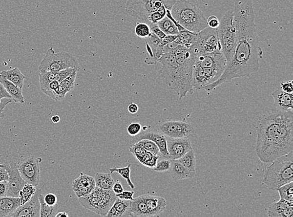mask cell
<instances>
[{
	"label": "cell",
	"instance_id": "cell-1",
	"mask_svg": "<svg viewBox=\"0 0 293 217\" xmlns=\"http://www.w3.org/2000/svg\"><path fill=\"white\" fill-rule=\"evenodd\" d=\"M234 23L237 44L232 58L221 77L204 88L211 91L235 78L249 77L258 71L263 50L259 45L255 24L253 0H234Z\"/></svg>",
	"mask_w": 293,
	"mask_h": 217
},
{
	"label": "cell",
	"instance_id": "cell-2",
	"mask_svg": "<svg viewBox=\"0 0 293 217\" xmlns=\"http://www.w3.org/2000/svg\"><path fill=\"white\" fill-rule=\"evenodd\" d=\"M259 120L256 152L261 162L272 163L293 151V111L277 110Z\"/></svg>",
	"mask_w": 293,
	"mask_h": 217
},
{
	"label": "cell",
	"instance_id": "cell-3",
	"mask_svg": "<svg viewBox=\"0 0 293 217\" xmlns=\"http://www.w3.org/2000/svg\"><path fill=\"white\" fill-rule=\"evenodd\" d=\"M198 53L195 42L189 48L179 45L158 60L162 65L160 77L170 89L176 91L180 100L193 93V68Z\"/></svg>",
	"mask_w": 293,
	"mask_h": 217
},
{
	"label": "cell",
	"instance_id": "cell-4",
	"mask_svg": "<svg viewBox=\"0 0 293 217\" xmlns=\"http://www.w3.org/2000/svg\"><path fill=\"white\" fill-rule=\"evenodd\" d=\"M228 62L222 52L213 54L198 53L193 68L194 89H204L222 75Z\"/></svg>",
	"mask_w": 293,
	"mask_h": 217
},
{
	"label": "cell",
	"instance_id": "cell-5",
	"mask_svg": "<svg viewBox=\"0 0 293 217\" xmlns=\"http://www.w3.org/2000/svg\"><path fill=\"white\" fill-rule=\"evenodd\" d=\"M171 14L181 26L191 32L198 33L207 28V19L202 11L187 0H176Z\"/></svg>",
	"mask_w": 293,
	"mask_h": 217
},
{
	"label": "cell",
	"instance_id": "cell-6",
	"mask_svg": "<svg viewBox=\"0 0 293 217\" xmlns=\"http://www.w3.org/2000/svg\"><path fill=\"white\" fill-rule=\"evenodd\" d=\"M292 182H293V152L272 162L265 169L263 180V184L272 191H276L279 187Z\"/></svg>",
	"mask_w": 293,
	"mask_h": 217
},
{
	"label": "cell",
	"instance_id": "cell-7",
	"mask_svg": "<svg viewBox=\"0 0 293 217\" xmlns=\"http://www.w3.org/2000/svg\"><path fill=\"white\" fill-rule=\"evenodd\" d=\"M217 35L221 44V52L228 63L231 61L235 52L237 38L234 23V13L228 11L223 15L216 28Z\"/></svg>",
	"mask_w": 293,
	"mask_h": 217
},
{
	"label": "cell",
	"instance_id": "cell-8",
	"mask_svg": "<svg viewBox=\"0 0 293 217\" xmlns=\"http://www.w3.org/2000/svg\"><path fill=\"white\" fill-rule=\"evenodd\" d=\"M176 0H128L126 4V12L129 17L143 23L147 18L164 5L167 10H171Z\"/></svg>",
	"mask_w": 293,
	"mask_h": 217
},
{
	"label": "cell",
	"instance_id": "cell-9",
	"mask_svg": "<svg viewBox=\"0 0 293 217\" xmlns=\"http://www.w3.org/2000/svg\"><path fill=\"white\" fill-rule=\"evenodd\" d=\"M77 58L67 52L56 53L52 47L47 50L45 55L40 63L39 71L44 72H58L67 68L80 69Z\"/></svg>",
	"mask_w": 293,
	"mask_h": 217
},
{
	"label": "cell",
	"instance_id": "cell-10",
	"mask_svg": "<svg viewBox=\"0 0 293 217\" xmlns=\"http://www.w3.org/2000/svg\"><path fill=\"white\" fill-rule=\"evenodd\" d=\"M42 158L28 156L17 163L20 175L26 183L37 187L40 182V163Z\"/></svg>",
	"mask_w": 293,
	"mask_h": 217
},
{
	"label": "cell",
	"instance_id": "cell-11",
	"mask_svg": "<svg viewBox=\"0 0 293 217\" xmlns=\"http://www.w3.org/2000/svg\"><path fill=\"white\" fill-rule=\"evenodd\" d=\"M199 53L213 54L221 52V44L217 35L216 29L208 26L198 33L196 40Z\"/></svg>",
	"mask_w": 293,
	"mask_h": 217
},
{
	"label": "cell",
	"instance_id": "cell-12",
	"mask_svg": "<svg viewBox=\"0 0 293 217\" xmlns=\"http://www.w3.org/2000/svg\"><path fill=\"white\" fill-rule=\"evenodd\" d=\"M159 130L167 137L180 138L188 137L193 131L191 125L181 121H168L159 125Z\"/></svg>",
	"mask_w": 293,
	"mask_h": 217
},
{
	"label": "cell",
	"instance_id": "cell-13",
	"mask_svg": "<svg viewBox=\"0 0 293 217\" xmlns=\"http://www.w3.org/2000/svg\"><path fill=\"white\" fill-rule=\"evenodd\" d=\"M0 166L4 167L8 174L6 196L19 197L20 190L26 184V182L20 175L17 163L4 162L0 164Z\"/></svg>",
	"mask_w": 293,
	"mask_h": 217
},
{
	"label": "cell",
	"instance_id": "cell-14",
	"mask_svg": "<svg viewBox=\"0 0 293 217\" xmlns=\"http://www.w3.org/2000/svg\"><path fill=\"white\" fill-rule=\"evenodd\" d=\"M167 149L170 160H178L193 149L191 141L188 137L173 138L166 136Z\"/></svg>",
	"mask_w": 293,
	"mask_h": 217
},
{
	"label": "cell",
	"instance_id": "cell-15",
	"mask_svg": "<svg viewBox=\"0 0 293 217\" xmlns=\"http://www.w3.org/2000/svg\"><path fill=\"white\" fill-rule=\"evenodd\" d=\"M42 190L37 189L34 195L28 202L20 205L13 213L10 217H40V203L39 196L41 195Z\"/></svg>",
	"mask_w": 293,
	"mask_h": 217
},
{
	"label": "cell",
	"instance_id": "cell-16",
	"mask_svg": "<svg viewBox=\"0 0 293 217\" xmlns=\"http://www.w3.org/2000/svg\"><path fill=\"white\" fill-rule=\"evenodd\" d=\"M161 40L151 31L148 37L145 39L146 48L148 57L145 60L147 65H154L158 62L159 59L163 55V46L161 45Z\"/></svg>",
	"mask_w": 293,
	"mask_h": 217
},
{
	"label": "cell",
	"instance_id": "cell-17",
	"mask_svg": "<svg viewBox=\"0 0 293 217\" xmlns=\"http://www.w3.org/2000/svg\"><path fill=\"white\" fill-rule=\"evenodd\" d=\"M96 187L95 179L88 174H80L79 177L74 181L72 189L78 198L90 194Z\"/></svg>",
	"mask_w": 293,
	"mask_h": 217
},
{
	"label": "cell",
	"instance_id": "cell-18",
	"mask_svg": "<svg viewBox=\"0 0 293 217\" xmlns=\"http://www.w3.org/2000/svg\"><path fill=\"white\" fill-rule=\"evenodd\" d=\"M147 139L153 141L157 145L160 153L163 157L169 158V153L167 149V140L166 136L161 133H156L153 131H145L140 133L137 136H133V142Z\"/></svg>",
	"mask_w": 293,
	"mask_h": 217
},
{
	"label": "cell",
	"instance_id": "cell-19",
	"mask_svg": "<svg viewBox=\"0 0 293 217\" xmlns=\"http://www.w3.org/2000/svg\"><path fill=\"white\" fill-rule=\"evenodd\" d=\"M272 96L273 98L274 107L277 110L283 112L293 111V93H286L279 88L272 93Z\"/></svg>",
	"mask_w": 293,
	"mask_h": 217
},
{
	"label": "cell",
	"instance_id": "cell-20",
	"mask_svg": "<svg viewBox=\"0 0 293 217\" xmlns=\"http://www.w3.org/2000/svg\"><path fill=\"white\" fill-rule=\"evenodd\" d=\"M268 216L270 217H293V202L282 200L273 203L268 208Z\"/></svg>",
	"mask_w": 293,
	"mask_h": 217
},
{
	"label": "cell",
	"instance_id": "cell-21",
	"mask_svg": "<svg viewBox=\"0 0 293 217\" xmlns=\"http://www.w3.org/2000/svg\"><path fill=\"white\" fill-rule=\"evenodd\" d=\"M76 70H78V69L69 68L66 70L58 71V72H40L39 77L41 90L45 88L51 82L62 81Z\"/></svg>",
	"mask_w": 293,
	"mask_h": 217
},
{
	"label": "cell",
	"instance_id": "cell-22",
	"mask_svg": "<svg viewBox=\"0 0 293 217\" xmlns=\"http://www.w3.org/2000/svg\"><path fill=\"white\" fill-rule=\"evenodd\" d=\"M142 196L146 202L150 217L158 216L166 209L167 202L164 198L148 194L143 195Z\"/></svg>",
	"mask_w": 293,
	"mask_h": 217
},
{
	"label": "cell",
	"instance_id": "cell-23",
	"mask_svg": "<svg viewBox=\"0 0 293 217\" xmlns=\"http://www.w3.org/2000/svg\"><path fill=\"white\" fill-rule=\"evenodd\" d=\"M106 217H132L131 200H121L116 197L115 203L109 210Z\"/></svg>",
	"mask_w": 293,
	"mask_h": 217
},
{
	"label": "cell",
	"instance_id": "cell-24",
	"mask_svg": "<svg viewBox=\"0 0 293 217\" xmlns=\"http://www.w3.org/2000/svg\"><path fill=\"white\" fill-rule=\"evenodd\" d=\"M169 171L172 178L175 182L193 178L196 176V173L187 169L178 160H171V167Z\"/></svg>",
	"mask_w": 293,
	"mask_h": 217
},
{
	"label": "cell",
	"instance_id": "cell-25",
	"mask_svg": "<svg viewBox=\"0 0 293 217\" xmlns=\"http://www.w3.org/2000/svg\"><path fill=\"white\" fill-rule=\"evenodd\" d=\"M115 200L116 194L112 190H106L96 205L93 212L101 216H106Z\"/></svg>",
	"mask_w": 293,
	"mask_h": 217
},
{
	"label": "cell",
	"instance_id": "cell-26",
	"mask_svg": "<svg viewBox=\"0 0 293 217\" xmlns=\"http://www.w3.org/2000/svg\"><path fill=\"white\" fill-rule=\"evenodd\" d=\"M78 70L74 71L68 77L64 78V80L60 82L59 86L55 91V95L57 97L56 101H61V100H63L66 94L72 90L74 86H75Z\"/></svg>",
	"mask_w": 293,
	"mask_h": 217
},
{
	"label": "cell",
	"instance_id": "cell-27",
	"mask_svg": "<svg viewBox=\"0 0 293 217\" xmlns=\"http://www.w3.org/2000/svg\"><path fill=\"white\" fill-rule=\"evenodd\" d=\"M105 191L106 190L95 187L90 194L87 195L86 196H82V197L78 198V201L84 209L93 212L96 205L99 202Z\"/></svg>",
	"mask_w": 293,
	"mask_h": 217
},
{
	"label": "cell",
	"instance_id": "cell-28",
	"mask_svg": "<svg viewBox=\"0 0 293 217\" xmlns=\"http://www.w3.org/2000/svg\"><path fill=\"white\" fill-rule=\"evenodd\" d=\"M21 205L19 197H0V217H10Z\"/></svg>",
	"mask_w": 293,
	"mask_h": 217
},
{
	"label": "cell",
	"instance_id": "cell-29",
	"mask_svg": "<svg viewBox=\"0 0 293 217\" xmlns=\"http://www.w3.org/2000/svg\"><path fill=\"white\" fill-rule=\"evenodd\" d=\"M0 83L3 85L4 88L7 91L13 101L16 103L24 104V99L23 93H22V88H20V87L15 86L12 82L9 81L1 74H0Z\"/></svg>",
	"mask_w": 293,
	"mask_h": 217
},
{
	"label": "cell",
	"instance_id": "cell-30",
	"mask_svg": "<svg viewBox=\"0 0 293 217\" xmlns=\"http://www.w3.org/2000/svg\"><path fill=\"white\" fill-rule=\"evenodd\" d=\"M131 213L132 217H150L142 195L131 200Z\"/></svg>",
	"mask_w": 293,
	"mask_h": 217
},
{
	"label": "cell",
	"instance_id": "cell-31",
	"mask_svg": "<svg viewBox=\"0 0 293 217\" xmlns=\"http://www.w3.org/2000/svg\"><path fill=\"white\" fill-rule=\"evenodd\" d=\"M0 74L4 76L9 81L14 84L15 86L20 87V88H22L23 87L25 76L17 67L9 70L2 71Z\"/></svg>",
	"mask_w": 293,
	"mask_h": 217
},
{
	"label": "cell",
	"instance_id": "cell-32",
	"mask_svg": "<svg viewBox=\"0 0 293 217\" xmlns=\"http://www.w3.org/2000/svg\"><path fill=\"white\" fill-rule=\"evenodd\" d=\"M94 179H95L96 187L105 190H112L115 183L110 174L98 172L95 174Z\"/></svg>",
	"mask_w": 293,
	"mask_h": 217
},
{
	"label": "cell",
	"instance_id": "cell-33",
	"mask_svg": "<svg viewBox=\"0 0 293 217\" xmlns=\"http://www.w3.org/2000/svg\"><path fill=\"white\" fill-rule=\"evenodd\" d=\"M40 203V217H55L56 214L58 212V205L51 206L46 204L44 201L43 195L39 196Z\"/></svg>",
	"mask_w": 293,
	"mask_h": 217
},
{
	"label": "cell",
	"instance_id": "cell-34",
	"mask_svg": "<svg viewBox=\"0 0 293 217\" xmlns=\"http://www.w3.org/2000/svg\"><path fill=\"white\" fill-rule=\"evenodd\" d=\"M157 24L161 30L166 35H178V30L175 24L167 16L161 20Z\"/></svg>",
	"mask_w": 293,
	"mask_h": 217
},
{
	"label": "cell",
	"instance_id": "cell-35",
	"mask_svg": "<svg viewBox=\"0 0 293 217\" xmlns=\"http://www.w3.org/2000/svg\"><path fill=\"white\" fill-rule=\"evenodd\" d=\"M178 160L189 171L196 172V159L193 149L190 150Z\"/></svg>",
	"mask_w": 293,
	"mask_h": 217
},
{
	"label": "cell",
	"instance_id": "cell-36",
	"mask_svg": "<svg viewBox=\"0 0 293 217\" xmlns=\"http://www.w3.org/2000/svg\"><path fill=\"white\" fill-rule=\"evenodd\" d=\"M37 188L34 185L26 183L24 186L20 190L19 197L20 200L21 205L28 202L37 192Z\"/></svg>",
	"mask_w": 293,
	"mask_h": 217
},
{
	"label": "cell",
	"instance_id": "cell-37",
	"mask_svg": "<svg viewBox=\"0 0 293 217\" xmlns=\"http://www.w3.org/2000/svg\"><path fill=\"white\" fill-rule=\"evenodd\" d=\"M131 164H128L127 166L122 168L113 167L109 169V171L111 174L117 173L120 174L123 178H124L126 180L127 184L132 189H135V185L131 182L130 178L131 174Z\"/></svg>",
	"mask_w": 293,
	"mask_h": 217
},
{
	"label": "cell",
	"instance_id": "cell-38",
	"mask_svg": "<svg viewBox=\"0 0 293 217\" xmlns=\"http://www.w3.org/2000/svg\"><path fill=\"white\" fill-rule=\"evenodd\" d=\"M277 191L279 192L280 199L293 202V182L279 187Z\"/></svg>",
	"mask_w": 293,
	"mask_h": 217
},
{
	"label": "cell",
	"instance_id": "cell-39",
	"mask_svg": "<svg viewBox=\"0 0 293 217\" xmlns=\"http://www.w3.org/2000/svg\"><path fill=\"white\" fill-rule=\"evenodd\" d=\"M135 143L140 145V147H142L145 151L150 152V153H153L154 155L158 156L159 154H160V151H159L157 145L153 141L143 139L138 141V142Z\"/></svg>",
	"mask_w": 293,
	"mask_h": 217
},
{
	"label": "cell",
	"instance_id": "cell-40",
	"mask_svg": "<svg viewBox=\"0 0 293 217\" xmlns=\"http://www.w3.org/2000/svg\"><path fill=\"white\" fill-rule=\"evenodd\" d=\"M167 10H167L164 5L162 6L156 12L152 13L149 16L148 18H147L146 23L148 24L151 23H158L161 20L166 17Z\"/></svg>",
	"mask_w": 293,
	"mask_h": 217
},
{
	"label": "cell",
	"instance_id": "cell-41",
	"mask_svg": "<svg viewBox=\"0 0 293 217\" xmlns=\"http://www.w3.org/2000/svg\"><path fill=\"white\" fill-rule=\"evenodd\" d=\"M136 35L142 39H146L151 33L149 24L143 22L138 23L135 29Z\"/></svg>",
	"mask_w": 293,
	"mask_h": 217
},
{
	"label": "cell",
	"instance_id": "cell-42",
	"mask_svg": "<svg viewBox=\"0 0 293 217\" xmlns=\"http://www.w3.org/2000/svg\"><path fill=\"white\" fill-rule=\"evenodd\" d=\"M158 156L154 155L150 152L146 151L145 156H143L142 160L140 162L145 167L153 169L158 162Z\"/></svg>",
	"mask_w": 293,
	"mask_h": 217
},
{
	"label": "cell",
	"instance_id": "cell-43",
	"mask_svg": "<svg viewBox=\"0 0 293 217\" xmlns=\"http://www.w3.org/2000/svg\"><path fill=\"white\" fill-rule=\"evenodd\" d=\"M129 151H130L131 153L135 156L136 159L139 161V162L142 160L143 156H145L146 152V151H145L144 149H143L142 147H140L136 143H135V144L129 147Z\"/></svg>",
	"mask_w": 293,
	"mask_h": 217
},
{
	"label": "cell",
	"instance_id": "cell-44",
	"mask_svg": "<svg viewBox=\"0 0 293 217\" xmlns=\"http://www.w3.org/2000/svg\"><path fill=\"white\" fill-rule=\"evenodd\" d=\"M171 167V160L169 158L158 161L153 168V171L157 172H165L169 171Z\"/></svg>",
	"mask_w": 293,
	"mask_h": 217
},
{
	"label": "cell",
	"instance_id": "cell-45",
	"mask_svg": "<svg viewBox=\"0 0 293 217\" xmlns=\"http://www.w3.org/2000/svg\"><path fill=\"white\" fill-rule=\"evenodd\" d=\"M142 125L138 123L133 122L128 125L127 128V133L131 136H135L139 135L142 131Z\"/></svg>",
	"mask_w": 293,
	"mask_h": 217
},
{
	"label": "cell",
	"instance_id": "cell-46",
	"mask_svg": "<svg viewBox=\"0 0 293 217\" xmlns=\"http://www.w3.org/2000/svg\"><path fill=\"white\" fill-rule=\"evenodd\" d=\"M149 27L152 33L157 36L159 39L162 40L166 36L165 33H163L161 29L158 27L157 23H151L149 24Z\"/></svg>",
	"mask_w": 293,
	"mask_h": 217
},
{
	"label": "cell",
	"instance_id": "cell-47",
	"mask_svg": "<svg viewBox=\"0 0 293 217\" xmlns=\"http://www.w3.org/2000/svg\"><path fill=\"white\" fill-rule=\"evenodd\" d=\"M135 192L133 191H124L119 194H116V197L121 199V200H133V195Z\"/></svg>",
	"mask_w": 293,
	"mask_h": 217
},
{
	"label": "cell",
	"instance_id": "cell-48",
	"mask_svg": "<svg viewBox=\"0 0 293 217\" xmlns=\"http://www.w3.org/2000/svg\"><path fill=\"white\" fill-rule=\"evenodd\" d=\"M44 202L49 205L53 206L57 204V197L56 195L48 194L44 196Z\"/></svg>",
	"mask_w": 293,
	"mask_h": 217
},
{
	"label": "cell",
	"instance_id": "cell-49",
	"mask_svg": "<svg viewBox=\"0 0 293 217\" xmlns=\"http://www.w3.org/2000/svg\"><path fill=\"white\" fill-rule=\"evenodd\" d=\"M12 98H3L0 102V121L2 120V118L4 117V114L3 111L5 107L7 106L8 104H10L12 102Z\"/></svg>",
	"mask_w": 293,
	"mask_h": 217
},
{
	"label": "cell",
	"instance_id": "cell-50",
	"mask_svg": "<svg viewBox=\"0 0 293 217\" xmlns=\"http://www.w3.org/2000/svg\"><path fill=\"white\" fill-rule=\"evenodd\" d=\"M280 88L282 90L285 91L286 93H293V86L292 80L288 82H281Z\"/></svg>",
	"mask_w": 293,
	"mask_h": 217
},
{
	"label": "cell",
	"instance_id": "cell-51",
	"mask_svg": "<svg viewBox=\"0 0 293 217\" xmlns=\"http://www.w3.org/2000/svg\"><path fill=\"white\" fill-rule=\"evenodd\" d=\"M207 23L209 27L216 29L220 24V21L216 16H210L209 19H207Z\"/></svg>",
	"mask_w": 293,
	"mask_h": 217
},
{
	"label": "cell",
	"instance_id": "cell-52",
	"mask_svg": "<svg viewBox=\"0 0 293 217\" xmlns=\"http://www.w3.org/2000/svg\"><path fill=\"white\" fill-rule=\"evenodd\" d=\"M176 38H177V35H166V36L161 40V45L164 46L167 44L172 43V42L175 41Z\"/></svg>",
	"mask_w": 293,
	"mask_h": 217
},
{
	"label": "cell",
	"instance_id": "cell-53",
	"mask_svg": "<svg viewBox=\"0 0 293 217\" xmlns=\"http://www.w3.org/2000/svg\"><path fill=\"white\" fill-rule=\"evenodd\" d=\"M179 45H180V44L174 43V42H172V43L166 44V45L163 46V54H165V53L172 52V51L175 50L176 49L178 48Z\"/></svg>",
	"mask_w": 293,
	"mask_h": 217
},
{
	"label": "cell",
	"instance_id": "cell-54",
	"mask_svg": "<svg viewBox=\"0 0 293 217\" xmlns=\"http://www.w3.org/2000/svg\"><path fill=\"white\" fill-rule=\"evenodd\" d=\"M8 181L3 180L0 182V197L6 196L7 195Z\"/></svg>",
	"mask_w": 293,
	"mask_h": 217
},
{
	"label": "cell",
	"instance_id": "cell-55",
	"mask_svg": "<svg viewBox=\"0 0 293 217\" xmlns=\"http://www.w3.org/2000/svg\"><path fill=\"white\" fill-rule=\"evenodd\" d=\"M112 191L116 195L121 194L124 191V187H123L122 183H121L119 181H118L117 182L114 183L113 188H112Z\"/></svg>",
	"mask_w": 293,
	"mask_h": 217
},
{
	"label": "cell",
	"instance_id": "cell-56",
	"mask_svg": "<svg viewBox=\"0 0 293 217\" xmlns=\"http://www.w3.org/2000/svg\"><path fill=\"white\" fill-rule=\"evenodd\" d=\"M12 98L11 96L9 95L7 91L6 90V89L4 88L3 85L0 83V102H1L3 98Z\"/></svg>",
	"mask_w": 293,
	"mask_h": 217
},
{
	"label": "cell",
	"instance_id": "cell-57",
	"mask_svg": "<svg viewBox=\"0 0 293 217\" xmlns=\"http://www.w3.org/2000/svg\"><path fill=\"white\" fill-rule=\"evenodd\" d=\"M8 174L4 167L0 166V182L3 180H8Z\"/></svg>",
	"mask_w": 293,
	"mask_h": 217
},
{
	"label": "cell",
	"instance_id": "cell-58",
	"mask_svg": "<svg viewBox=\"0 0 293 217\" xmlns=\"http://www.w3.org/2000/svg\"><path fill=\"white\" fill-rule=\"evenodd\" d=\"M138 109H139V107H138V105L135 104V103H131V104L128 105L127 107V110H128L129 112L131 114H135L138 112Z\"/></svg>",
	"mask_w": 293,
	"mask_h": 217
},
{
	"label": "cell",
	"instance_id": "cell-59",
	"mask_svg": "<svg viewBox=\"0 0 293 217\" xmlns=\"http://www.w3.org/2000/svg\"><path fill=\"white\" fill-rule=\"evenodd\" d=\"M51 120H52V122L54 123V124H58V123L60 122V117L58 115H54L51 117Z\"/></svg>",
	"mask_w": 293,
	"mask_h": 217
},
{
	"label": "cell",
	"instance_id": "cell-60",
	"mask_svg": "<svg viewBox=\"0 0 293 217\" xmlns=\"http://www.w3.org/2000/svg\"><path fill=\"white\" fill-rule=\"evenodd\" d=\"M69 217V215L68 214L66 213V212H59V213H58L57 214H56L55 217Z\"/></svg>",
	"mask_w": 293,
	"mask_h": 217
}]
</instances>
